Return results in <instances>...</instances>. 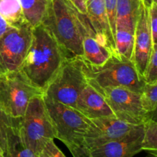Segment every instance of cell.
I'll return each instance as SVG.
<instances>
[{"label":"cell","instance_id":"cell-7","mask_svg":"<svg viewBox=\"0 0 157 157\" xmlns=\"http://www.w3.org/2000/svg\"><path fill=\"white\" fill-rule=\"evenodd\" d=\"M43 97V95H42ZM46 109L56 133V139L66 146L81 145L90 120L73 107L43 97Z\"/></svg>","mask_w":157,"mask_h":157},{"label":"cell","instance_id":"cell-20","mask_svg":"<svg viewBox=\"0 0 157 157\" xmlns=\"http://www.w3.org/2000/svg\"><path fill=\"white\" fill-rule=\"evenodd\" d=\"M142 150L157 153V122L156 115L147 118L144 123V136L141 143Z\"/></svg>","mask_w":157,"mask_h":157},{"label":"cell","instance_id":"cell-10","mask_svg":"<svg viewBox=\"0 0 157 157\" xmlns=\"http://www.w3.org/2000/svg\"><path fill=\"white\" fill-rule=\"evenodd\" d=\"M143 0H117L116 48L118 55L131 60L134 32Z\"/></svg>","mask_w":157,"mask_h":157},{"label":"cell","instance_id":"cell-3","mask_svg":"<svg viewBox=\"0 0 157 157\" xmlns=\"http://www.w3.org/2000/svg\"><path fill=\"white\" fill-rule=\"evenodd\" d=\"M82 61L87 83L99 92L106 87H123L141 93L145 85L144 78L139 75L133 61L124 56L111 55L98 67Z\"/></svg>","mask_w":157,"mask_h":157},{"label":"cell","instance_id":"cell-14","mask_svg":"<svg viewBox=\"0 0 157 157\" xmlns=\"http://www.w3.org/2000/svg\"><path fill=\"white\" fill-rule=\"evenodd\" d=\"M87 15L95 32V38L99 43L108 48L113 55L119 56L116 41L109 25L104 0H86Z\"/></svg>","mask_w":157,"mask_h":157},{"label":"cell","instance_id":"cell-23","mask_svg":"<svg viewBox=\"0 0 157 157\" xmlns=\"http://www.w3.org/2000/svg\"><path fill=\"white\" fill-rule=\"evenodd\" d=\"M145 83L157 82V44H153L144 74Z\"/></svg>","mask_w":157,"mask_h":157},{"label":"cell","instance_id":"cell-16","mask_svg":"<svg viewBox=\"0 0 157 157\" xmlns=\"http://www.w3.org/2000/svg\"><path fill=\"white\" fill-rule=\"evenodd\" d=\"M83 55L84 62L90 65L101 66L113 55L110 49L98 41L94 36H87L83 41Z\"/></svg>","mask_w":157,"mask_h":157},{"label":"cell","instance_id":"cell-28","mask_svg":"<svg viewBox=\"0 0 157 157\" xmlns=\"http://www.w3.org/2000/svg\"><path fill=\"white\" fill-rule=\"evenodd\" d=\"M10 27L9 24L5 21L4 18L0 15V38L3 35V34L8 30V29Z\"/></svg>","mask_w":157,"mask_h":157},{"label":"cell","instance_id":"cell-26","mask_svg":"<svg viewBox=\"0 0 157 157\" xmlns=\"http://www.w3.org/2000/svg\"><path fill=\"white\" fill-rule=\"evenodd\" d=\"M40 155L44 157H66L64 153L54 142V140H51L44 145Z\"/></svg>","mask_w":157,"mask_h":157},{"label":"cell","instance_id":"cell-21","mask_svg":"<svg viewBox=\"0 0 157 157\" xmlns=\"http://www.w3.org/2000/svg\"><path fill=\"white\" fill-rule=\"evenodd\" d=\"M140 101L143 108L147 113H156L157 82L145 83L140 93Z\"/></svg>","mask_w":157,"mask_h":157},{"label":"cell","instance_id":"cell-2","mask_svg":"<svg viewBox=\"0 0 157 157\" xmlns=\"http://www.w3.org/2000/svg\"><path fill=\"white\" fill-rule=\"evenodd\" d=\"M65 60L53 35L40 24L32 28L30 46L19 71L32 85L43 92Z\"/></svg>","mask_w":157,"mask_h":157},{"label":"cell","instance_id":"cell-29","mask_svg":"<svg viewBox=\"0 0 157 157\" xmlns=\"http://www.w3.org/2000/svg\"><path fill=\"white\" fill-rule=\"evenodd\" d=\"M146 6H149L152 3V2H156V0H143Z\"/></svg>","mask_w":157,"mask_h":157},{"label":"cell","instance_id":"cell-15","mask_svg":"<svg viewBox=\"0 0 157 157\" xmlns=\"http://www.w3.org/2000/svg\"><path fill=\"white\" fill-rule=\"evenodd\" d=\"M76 110L90 120L114 116L104 96L88 83L78 96Z\"/></svg>","mask_w":157,"mask_h":157},{"label":"cell","instance_id":"cell-25","mask_svg":"<svg viewBox=\"0 0 157 157\" xmlns=\"http://www.w3.org/2000/svg\"><path fill=\"white\" fill-rule=\"evenodd\" d=\"M106 13L108 19L109 25L112 34L115 38L116 34V18H117V0H104ZM116 41V40H115Z\"/></svg>","mask_w":157,"mask_h":157},{"label":"cell","instance_id":"cell-12","mask_svg":"<svg viewBox=\"0 0 157 157\" xmlns=\"http://www.w3.org/2000/svg\"><path fill=\"white\" fill-rule=\"evenodd\" d=\"M144 124L139 125L120 139L88 150L90 157H133L142 151Z\"/></svg>","mask_w":157,"mask_h":157},{"label":"cell","instance_id":"cell-27","mask_svg":"<svg viewBox=\"0 0 157 157\" xmlns=\"http://www.w3.org/2000/svg\"><path fill=\"white\" fill-rule=\"evenodd\" d=\"M67 147L74 157H90L88 150L82 145L70 144Z\"/></svg>","mask_w":157,"mask_h":157},{"label":"cell","instance_id":"cell-5","mask_svg":"<svg viewBox=\"0 0 157 157\" xmlns=\"http://www.w3.org/2000/svg\"><path fill=\"white\" fill-rule=\"evenodd\" d=\"M82 65L81 57L66 59L43 91V97L76 109L78 96L87 83Z\"/></svg>","mask_w":157,"mask_h":157},{"label":"cell","instance_id":"cell-32","mask_svg":"<svg viewBox=\"0 0 157 157\" xmlns=\"http://www.w3.org/2000/svg\"><path fill=\"white\" fill-rule=\"evenodd\" d=\"M37 157H44L43 156H41V155H38V156H37Z\"/></svg>","mask_w":157,"mask_h":157},{"label":"cell","instance_id":"cell-30","mask_svg":"<svg viewBox=\"0 0 157 157\" xmlns=\"http://www.w3.org/2000/svg\"><path fill=\"white\" fill-rule=\"evenodd\" d=\"M148 153L149 154L146 157H157V153Z\"/></svg>","mask_w":157,"mask_h":157},{"label":"cell","instance_id":"cell-4","mask_svg":"<svg viewBox=\"0 0 157 157\" xmlns=\"http://www.w3.org/2000/svg\"><path fill=\"white\" fill-rule=\"evenodd\" d=\"M18 133L25 147L36 156L41 153L49 140L56 138L42 95L34 97L29 101L24 116L20 120Z\"/></svg>","mask_w":157,"mask_h":157},{"label":"cell","instance_id":"cell-18","mask_svg":"<svg viewBox=\"0 0 157 157\" xmlns=\"http://www.w3.org/2000/svg\"><path fill=\"white\" fill-rule=\"evenodd\" d=\"M0 15L13 27L27 23L18 0H0Z\"/></svg>","mask_w":157,"mask_h":157},{"label":"cell","instance_id":"cell-9","mask_svg":"<svg viewBox=\"0 0 157 157\" xmlns=\"http://www.w3.org/2000/svg\"><path fill=\"white\" fill-rule=\"evenodd\" d=\"M117 119L133 125H142L156 113H147L141 104L140 93L123 87H106L100 91Z\"/></svg>","mask_w":157,"mask_h":157},{"label":"cell","instance_id":"cell-11","mask_svg":"<svg viewBox=\"0 0 157 157\" xmlns=\"http://www.w3.org/2000/svg\"><path fill=\"white\" fill-rule=\"evenodd\" d=\"M137 126L121 121L114 116L92 119L83 136L81 145L87 150L96 148L123 137Z\"/></svg>","mask_w":157,"mask_h":157},{"label":"cell","instance_id":"cell-8","mask_svg":"<svg viewBox=\"0 0 157 157\" xmlns=\"http://www.w3.org/2000/svg\"><path fill=\"white\" fill-rule=\"evenodd\" d=\"M32 31L28 23L10 26L0 38V75L20 70L30 46Z\"/></svg>","mask_w":157,"mask_h":157},{"label":"cell","instance_id":"cell-19","mask_svg":"<svg viewBox=\"0 0 157 157\" xmlns=\"http://www.w3.org/2000/svg\"><path fill=\"white\" fill-rule=\"evenodd\" d=\"M5 157H37L31 150L25 147L18 133V127L14 128L8 136L4 150Z\"/></svg>","mask_w":157,"mask_h":157},{"label":"cell","instance_id":"cell-6","mask_svg":"<svg viewBox=\"0 0 157 157\" xmlns=\"http://www.w3.org/2000/svg\"><path fill=\"white\" fill-rule=\"evenodd\" d=\"M42 94L20 71L0 75V109L11 117L21 119L31 99Z\"/></svg>","mask_w":157,"mask_h":157},{"label":"cell","instance_id":"cell-13","mask_svg":"<svg viewBox=\"0 0 157 157\" xmlns=\"http://www.w3.org/2000/svg\"><path fill=\"white\" fill-rule=\"evenodd\" d=\"M152 46L153 41L148 22L147 7L144 2L135 27L133 54L131 58V61L134 64L136 71L143 78Z\"/></svg>","mask_w":157,"mask_h":157},{"label":"cell","instance_id":"cell-1","mask_svg":"<svg viewBox=\"0 0 157 157\" xmlns=\"http://www.w3.org/2000/svg\"><path fill=\"white\" fill-rule=\"evenodd\" d=\"M41 24L55 38L66 59L82 56L84 38L96 36L87 15L70 0H52Z\"/></svg>","mask_w":157,"mask_h":157},{"label":"cell","instance_id":"cell-17","mask_svg":"<svg viewBox=\"0 0 157 157\" xmlns=\"http://www.w3.org/2000/svg\"><path fill=\"white\" fill-rule=\"evenodd\" d=\"M26 22L32 28L41 24L52 0H18Z\"/></svg>","mask_w":157,"mask_h":157},{"label":"cell","instance_id":"cell-24","mask_svg":"<svg viewBox=\"0 0 157 157\" xmlns=\"http://www.w3.org/2000/svg\"><path fill=\"white\" fill-rule=\"evenodd\" d=\"M147 7L148 22L153 44H157V2H152Z\"/></svg>","mask_w":157,"mask_h":157},{"label":"cell","instance_id":"cell-31","mask_svg":"<svg viewBox=\"0 0 157 157\" xmlns=\"http://www.w3.org/2000/svg\"><path fill=\"white\" fill-rule=\"evenodd\" d=\"M0 157H5L4 151H3V149L2 148L1 146H0Z\"/></svg>","mask_w":157,"mask_h":157},{"label":"cell","instance_id":"cell-33","mask_svg":"<svg viewBox=\"0 0 157 157\" xmlns=\"http://www.w3.org/2000/svg\"><path fill=\"white\" fill-rule=\"evenodd\" d=\"M70 1H71V2H73V1H74V0H70Z\"/></svg>","mask_w":157,"mask_h":157},{"label":"cell","instance_id":"cell-22","mask_svg":"<svg viewBox=\"0 0 157 157\" xmlns=\"http://www.w3.org/2000/svg\"><path fill=\"white\" fill-rule=\"evenodd\" d=\"M20 120L11 117L0 109V146L3 151L6 149L8 136L14 128L19 126Z\"/></svg>","mask_w":157,"mask_h":157}]
</instances>
